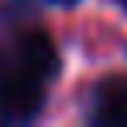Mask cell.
I'll return each instance as SVG.
<instances>
[{
	"label": "cell",
	"instance_id": "obj_1",
	"mask_svg": "<svg viewBox=\"0 0 127 127\" xmlns=\"http://www.w3.org/2000/svg\"><path fill=\"white\" fill-rule=\"evenodd\" d=\"M45 103V83L10 65L0 76V117L3 120H31Z\"/></svg>",
	"mask_w": 127,
	"mask_h": 127
},
{
	"label": "cell",
	"instance_id": "obj_2",
	"mask_svg": "<svg viewBox=\"0 0 127 127\" xmlns=\"http://www.w3.org/2000/svg\"><path fill=\"white\" fill-rule=\"evenodd\" d=\"M14 65L34 76V79H52L59 72V48L52 41V34L41 31V28H31V31H21L17 41H14Z\"/></svg>",
	"mask_w": 127,
	"mask_h": 127
},
{
	"label": "cell",
	"instance_id": "obj_3",
	"mask_svg": "<svg viewBox=\"0 0 127 127\" xmlns=\"http://www.w3.org/2000/svg\"><path fill=\"white\" fill-rule=\"evenodd\" d=\"M89 120L96 127H127V76H106L96 83Z\"/></svg>",
	"mask_w": 127,
	"mask_h": 127
},
{
	"label": "cell",
	"instance_id": "obj_4",
	"mask_svg": "<svg viewBox=\"0 0 127 127\" xmlns=\"http://www.w3.org/2000/svg\"><path fill=\"white\" fill-rule=\"evenodd\" d=\"M52 3H76V0H52Z\"/></svg>",
	"mask_w": 127,
	"mask_h": 127
},
{
	"label": "cell",
	"instance_id": "obj_5",
	"mask_svg": "<svg viewBox=\"0 0 127 127\" xmlns=\"http://www.w3.org/2000/svg\"><path fill=\"white\" fill-rule=\"evenodd\" d=\"M117 3H120V7H124V10H127V0H117Z\"/></svg>",
	"mask_w": 127,
	"mask_h": 127
}]
</instances>
